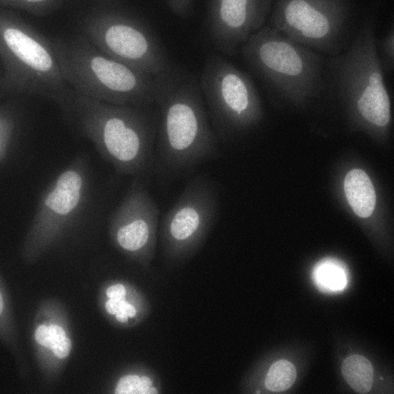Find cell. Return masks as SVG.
I'll return each instance as SVG.
<instances>
[{"instance_id": "cell-1", "label": "cell", "mask_w": 394, "mask_h": 394, "mask_svg": "<svg viewBox=\"0 0 394 394\" xmlns=\"http://www.w3.org/2000/svg\"><path fill=\"white\" fill-rule=\"evenodd\" d=\"M158 112L154 173L177 176L217 157L216 137L205 109L199 81L173 64L153 76Z\"/></svg>"}, {"instance_id": "cell-2", "label": "cell", "mask_w": 394, "mask_h": 394, "mask_svg": "<svg viewBox=\"0 0 394 394\" xmlns=\"http://www.w3.org/2000/svg\"><path fill=\"white\" fill-rule=\"evenodd\" d=\"M61 111L116 173L148 179L154 173L158 125L154 104H113L74 91Z\"/></svg>"}, {"instance_id": "cell-3", "label": "cell", "mask_w": 394, "mask_h": 394, "mask_svg": "<svg viewBox=\"0 0 394 394\" xmlns=\"http://www.w3.org/2000/svg\"><path fill=\"white\" fill-rule=\"evenodd\" d=\"M0 59L4 73L0 86L15 94L51 99L63 111L74 91L66 82L51 39L18 14L0 7Z\"/></svg>"}, {"instance_id": "cell-4", "label": "cell", "mask_w": 394, "mask_h": 394, "mask_svg": "<svg viewBox=\"0 0 394 394\" xmlns=\"http://www.w3.org/2000/svg\"><path fill=\"white\" fill-rule=\"evenodd\" d=\"M51 42L61 74L76 93L113 104H154L153 76L108 56L84 35Z\"/></svg>"}, {"instance_id": "cell-5", "label": "cell", "mask_w": 394, "mask_h": 394, "mask_svg": "<svg viewBox=\"0 0 394 394\" xmlns=\"http://www.w3.org/2000/svg\"><path fill=\"white\" fill-rule=\"evenodd\" d=\"M240 51L249 69L270 94L286 101L303 104L323 89V57L271 26L252 34Z\"/></svg>"}, {"instance_id": "cell-6", "label": "cell", "mask_w": 394, "mask_h": 394, "mask_svg": "<svg viewBox=\"0 0 394 394\" xmlns=\"http://www.w3.org/2000/svg\"><path fill=\"white\" fill-rule=\"evenodd\" d=\"M335 93L365 123L377 128L390 121V99L385 82L373 20L364 23L350 44L325 62Z\"/></svg>"}, {"instance_id": "cell-7", "label": "cell", "mask_w": 394, "mask_h": 394, "mask_svg": "<svg viewBox=\"0 0 394 394\" xmlns=\"http://www.w3.org/2000/svg\"><path fill=\"white\" fill-rule=\"evenodd\" d=\"M83 35L101 51L155 76L172 64L149 24L116 0H104L84 18Z\"/></svg>"}, {"instance_id": "cell-8", "label": "cell", "mask_w": 394, "mask_h": 394, "mask_svg": "<svg viewBox=\"0 0 394 394\" xmlns=\"http://www.w3.org/2000/svg\"><path fill=\"white\" fill-rule=\"evenodd\" d=\"M199 84L217 138L225 139L259 118L261 99L253 80L223 56L208 55Z\"/></svg>"}, {"instance_id": "cell-9", "label": "cell", "mask_w": 394, "mask_h": 394, "mask_svg": "<svg viewBox=\"0 0 394 394\" xmlns=\"http://www.w3.org/2000/svg\"><path fill=\"white\" fill-rule=\"evenodd\" d=\"M92 195L89 163L86 156L79 155L54 176L41 194L31 226V248L39 250L47 246L87 217Z\"/></svg>"}, {"instance_id": "cell-10", "label": "cell", "mask_w": 394, "mask_h": 394, "mask_svg": "<svg viewBox=\"0 0 394 394\" xmlns=\"http://www.w3.org/2000/svg\"><path fill=\"white\" fill-rule=\"evenodd\" d=\"M218 210L217 186L204 176L188 182L163 218L160 227L161 253L171 266L190 259L209 233Z\"/></svg>"}, {"instance_id": "cell-11", "label": "cell", "mask_w": 394, "mask_h": 394, "mask_svg": "<svg viewBox=\"0 0 394 394\" xmlns=\"http://www.w3.org/2000/svg\"><path fill=\"white\" fill-rule=\"evenodd\" d=\"M159 213L147 179L135 177L110 216L109 229L116 246L146 267L155 257Z\"/></svg>"}, {"instance_id": "cell-12", "label": "cell", "mask_w": 394, "mask_h": 394, "mask_svg": "<svg viewBox=\"0 0 394 394\" xmlns=\"http://www.w3.org/2000/svg\"><path fill=\"white\" fill-rule=\"evenodd\" d=\"M271 26L290 39L330 56L343 51L347 30L340 12L323 8L312 0H287L274 16Z\"/></svg>"}, {"instance_id": "cell-13", "label": "cell", "mask_w": 394, "mask_h": 394, "mask_svg": "<svg viewBox=\"0 0 394 394\" xmlns=\"http://www.w3.org/2000/svg\"><path fill=\"white\" fill-rule=\"evenodd\" d=\"M266 0H208L206 29L215 49L236 56L265 21Z\"/></svg>"}, {"instance_id": "cell-14", "label": "cell", "mask_w": 394, "mask_h": 394, "mask_svg": "<svg viewBox=\"0 0 394 394\" xmlns=\"http://www.w3.org/2000/svg\"><path fill=\"white\" fill-rule=\"evenodd\" d=\"M344 190L356 215L367 218L372 214L375 205V193L369 177L363 171H350L345 178Z\"/></svg>"}, {"instance_id": "cell-15", "label": "cell", "mask_w": 394, "mask_h": 394, "mask_svg": "<svg viewBox=\"0 0 394 394\" xmlns=\"http://www.w3.org/2000/svg\"><path fill=\"white\" fill-rule=\"evenodd\" d=\"M342 374L348 385L358 393L370 391L373 376L370 361L360 355L346 358L342 363Z\"/></svg>"}, {"instance_id": "cell-16", "label": "cell", "mask_w": 394, "mask_h": 394, "mask_svg": "<svg viewBox=\"0 0 394 394\" xmlns=\"http://www.w3.org/2000/svg\"><path fill=\"white\" fill-rule=\"evenodd\" d=\"M315 278L320 288L332 291L343 290L347 283L342 266L333 261L319 263L315 271Z\"/></svg>"}, {"instance_id": "cell-17", "label": "cell", "mask_w": 394, "mask_h": 394, "mask_svg": "<svg viewBox=\"0 0 394 394\" xmlns=\"http://www.w3.org/2000/svg\"><path fill=\"white\" fill-rule=\"evenodd\" d=\"M296 378L295 366L286 360H280L270 367L265 379V386L273 392L284 391L293 384Z\"/></svg>"}, {"instance_id": "cell-18", "label": "cell", "mask_w": 394, "mask_h": 394, "mask_svg": "<svg viewBox=\"0 0 394 394\" xmlns=\"http://www.w3.org/2000/svg\"><path fill=\"white\" fill-rule=\"evenodd\" d=\"M18 127L14 111L6 106H0V165L9 157Z\"/></svg>"}, {"instance_id": "cell-19", "label": "cell", "mask_w": 394, "mask_h": 394, "mask_svg": "<svg viewBox=\"0 0 394 394\" xmlns=\"http://www.w3.org/2000/svg\"><path fill=\"white\" fill-rule=\"evenodd\" d=\"M155 379L146 375L129 374L121 377L115 388L116 394H157L161 391Z\"/></svg>"}, {"instance_id": "cell-20", "label": "cell", "mask_w": 394, "mask_h": 394, "mask_svg": "<svg viewBox=\"0 0 394 394\" xmlns=\"http://www.w3.org/2000/svg\"><path fill=\"white\" fill-rule=\"evenodd\" d=\"M62 2L63 0H0V7L20 9L42 16L57 9Z\"/></svg>"}, {"instance_id": "cell-21", "label": "cell", "mask_w": 394, "mask_h": 394, "mask_svg": "<svg viewBox=\"0 0 394 394\" xmlns=\"http://www.w3.org/2000/svg\"><path fill=\"white\" fill-rule=\"evenodd\" d=\"M378 56L385 73L391 74L394 69V29L391 26L383 37L377 41Z\"/></svg>"}, {"instance_id": "cell-22", "label": "cell", "mask_w": 394, "mask_h": 394, "mask_svg": "<svg viewBox=\"0 0 394 394\" xmlns=\"http://www.w3.org/2000/svg\"><path fill=\"white\" fill-rule=\"evenodd\" d=\"M106 311L114 315L116 320L121 323H126L129 318L136 316L137 310L135 306L123 298H108L105 303Z\"/></svg>"}, {"instance_id": "cell-23", "label": "cell", "mask_w": 394, "mask_h": 394, "mask_svg": "<svg viewBox=\"0 0 394 394\" xmlns=\"http://www.w3.org/2000/svg\"><path fill=\"white\" fill-rule=\"evenodd\" d=\"M51 349L59 358H66L71 348L70 339L66 336L64 330L58 325L52 324L49 327Z\"/></svg>"}, {"instance_id": "cell-24", "label": "cell", "mask_w": 394, "mask_h": 394, "mask_svg": "<svg viewBox=\"0 0 394 394\" xmlns=\"http://www.w3.org/2000/svg\"><path fill=\"white\" fill-rule=\"evenodd\" d=\"M165 1L173 14L180 18L186 19L193 13V0H165Z\"/></svg>"}, {"instance_id": "cell-25", "label": "cell", "mask_w": 394, "mask_h": 394, "mask_svg": "<svg viewBox=\"0 0 394 394\" xmlns=\"http://www.w3.org/2000/svg\"><path fill=\"white\" fill-rule=\"evenodd\" d=\"M36 342L48 348H51L49 328L45 325L39 326L34 333Z\"/></svg>"}, {"instance_id": "cell-26", "label": "cell", "mask_w": 394, "mask_h": 394, "mask_svg": "<svg viewBox=\"0 0 394 394\" xmlns=\"http://www.w3.org/2000/svg\"><path fill=\"white\" fill-rule=\"evenodd\" d=\"M106 294L108 298H123L126 296V289L123 284L116 283L110 286L106 289Z\"/></svg>"}, {"instance_id": "cell-27", "label": "cell", "mask_w": 394, "mask_h": 394, "mask_svg": "<svg viewBox=\"0 0 394 394\" xmlns=\"http://www.w3.org/2000/svg\"><path fill=\"white\" fill-rule=\"evenodd\" d=\"M3 307H4V303H3L2 296H1V293H0V314L1 313V312L3 310Z\"/></svg>"}, {"instance_id": "cell-28", "label": "cell", "mask_w": 394, "mask_h": 394, "mask_svg": "<svg viewBox=\"0 0 394 394\" xmlns=\"http://www.w3.org/2000/svg\"><path fill=\"white\" fill-rule=\"evenodd\" d=\"M1 74H0V80H1Z\"/></svg>"}]
</instances>
